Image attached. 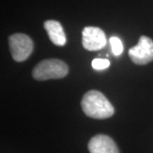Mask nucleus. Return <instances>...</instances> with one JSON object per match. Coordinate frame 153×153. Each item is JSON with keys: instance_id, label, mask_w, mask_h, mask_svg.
I'll use <instances>...</instances> for the list:
<instances>
[{"instance_id": "nucleus-2", "label": "nucleus", "mask_w": 153, "mask_h": 153, "mask_svg": "<svg viewBox=\"0 0 153 153\" xmlns=\"http://www.w3.org/2000/svg\"><path fill=\"white\" fill-rule=\"evenodd\" d=\"M69 68L66 63L58 59H47L40 61L33 68V76L38 81L60 79L68 74Z\"/></svg>"}, {"instance_id": "nucleus-5", "label": "nucleus", "mask_w": 153, "mask_h": 153, "mask_svg": "<svg viewBox=\"0 0 153 153\" xmlns=\"http://www.w3.org/2000/svg\"><path fill=\"white\" fill-rule=\"evenodd\" d=\"M82 46L88 51H96L103 49L106 44L104 31L95 27H86L82 30Z\"/></svg>"}, {"instance_id": "nucleus-1", "label": "nucleus", "mask_w": 153, "mask_h": 153, "mask_svg": "<svg viewBox=\"0 0 153 153\" xmlns=\"http://www.w3.org/2000/svg\"><path fill=\"white\" fill-rule=\"evenodd\" d=\"M82 111L94 119H105L114 114V107L101 92L89 90L81 100Z\"/></svg>"}, {"instance_id": "nucleus-3", "label": "nucleus", "mask_w": 153, "mask_h": 153, "mask_svg": "<svg viewBox=\"0 0 153 153\" xmlns=\"http://www.w3.org/2000/svg\"><path fill=\"white\" fill-rule=\"evenodd\" d=\"M9 45L12 57L17 62L26 60L33 53V40L23 33L11 35L9 38Z\"/></svg>"}, {"instance_id": "nucleus-4", "label": "nucleus", "mask_w": 153, "mask_h": 153, "mask_svg": "<svg viewBox=\"0 0 153 153\" xmlns=\"http://www.w3.org/2000/svg\"><path fill=\"white\" fill-rule=\"evenodd\" d=\"M130 60L136 65H146L153 60V41L146 36H141L138 44L128 50Z\"/></svg>"}, {"instance_id": "nucleus-9", "label": "nucleus", "mask_w": 153, "mask_h": 153, "mask_svg": "<svg viewBox=\"0 0 153 153\" xmlns=\"http://www.w3.org/2000/svg\"><path fill=\"white\" fill-rule=\"evenodd\" d=\"M92 67L95 70H104L110 66V61L107 59H100L96 58L91 63Z\"/></svg>"}, {"instance_id": "nucleus-8", "label": "nucleus", "mask_w": 153, "mask_h": 153, "mask_svg": "<svg viewBox=\"0 0 153 153\" xmlns=\"http://www.w3.org/2000/svg\"><path fill=\"white\" fill-rule=\"evenodd\" d=\"M110 44L112 49V53L116 56L120 55L123 51V43L117 37H111L110 38Z\"/></svg>"}, {"instance_id": "nucleus-6", "label": "nucleus", "mask_w": 153, "mask_h": 153, "mask_svg": "<svg viewBox=\"0 0 153 153\" xmlns=\"http://www.w3.org/2000/svg\"><path fill=\"white\" fill-rule=\"evenodd\" d=\"M90 153H119V150L114 140L105 134L94 136L88 144Z\"/></svg>"}, {"instance_id": "nucleus-7", "label": "nucleus", "mask_w": 153, "mask_h": 153, "mask_svg": "<svg viewBox=\"0 0 153 153\" xmlns=\"http://www.w3.org/2000/svg\"><path fill=\"white\" fill-rule=\"evenodd\" d=\"M44 27L49 35L50 41L55 45L64 46L66 44V34L60 22L54 20L46 21L44 22Z\"/></svg>"}]
</instances>
